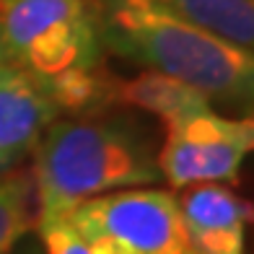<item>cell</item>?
<instances>
[{"label":"cell","mask_w":254,"mask_h":254,"mask_svg":"<svg viewBox=\"0 0 254 254\" xmlns=\"http://www.w3.org/2000/svg\"><path fill=\"white\" fill-rule=\"evenodd\" d=\"M101 47L192 86L228 109H254V55L179 18L156 0H94Z\"/></svg>","instance_id":"cell-1"},{"label":"cell","mask_w":254,"mask_h":254,"mask_svg":"<svg viewBox=\"0 0 254 254\" xmlns=\"http://www.w3.org/2000/svg\"><path fill=\"white\" fill-rule=\"evenodd\" d=\"M158 179V153L137 122L94 112L55 120L34 148V226L65 218L99 194L151 187Z\"/></svg>","instance_id":"cell-2"},{"label":"cell","mask_w":254,"mask_h":254,"mask_svg":"<svg viewBox=\"0 0 254 254\" xmlns=\"http://www.w3.org/2000/svg\"><path fill=\"white\" fill-rule=\"evenodd\" d=\"M0 39L8 60L42 83L101 67L94 0H8L0 5Z\"/></svg>","instance_id":"cell-3"},{"label":"cell","mask_w":254,"mask_h":254,"mask_svg":"<svg viewBox=\"0 0 254 254\" xmlns=\"http://www.w3.org/2000/svg\"><path fill=\"white\" fill-rule=\"evenodd\" d=\"M65 221L91 254H187L179 200L156 187H130L80 202Z\"/></svg>","instance_id":"cell-4"},{"label":"cell","mask_w":254,"mask_h":254,"mask_svg":"<svg viewBox=\"0 0 254 254\" xmlns=\"http://www.w3.org/2000/svg\"><path fill=\"white\" fill-rule=\"evenodd\" d=\"M254 151L244 120H231L215 109L166 122V143L158 151V171L171 187L223 184L239 177L244 158Z\"/></svg>","instance_id":"cell-5"},{"label":"cell","mask_w":254,"mask_h":254,"mask_svg":"<svg viewBox=\"0 0 254 254\" xmlns=\"http://www.w3.org/2000/svg\"><path fill=\"white\" fill-rule=\"evenodd\" d=\"M179 200L192 254H244L247 228L254 223V200L226 184H194Z\"/></svg>","instance_id":"cell-6"},{"label":"cell","mask_w":254,"mask_h":254,"mask_svg":"<svg viewBox=\"0 0 254 254\" xmlns=\"http://www.w3.org/2000/svg\"><path fill=\"white\" fill-rule=\"evenodd\" d=\"M60 109L39 78L16 63H0V171L16 169L34 153Z\"/></svg>","instance_id":"cell-7"},{"label":"cell","mask_w":254,"mask_h":254,"mask_svg":"<svg viewBox=\"0 0 254 254\" xmlns=\"http://www.w3.org/2000/svg\"><path fill=\"white\" fill-rule=\"evenodd\" d=\"M112 104H122V107L140 109L145 114H156L164 122H174L179 117H187V114L213 109V104L200 91L156 70H143L140 75L127 80H114Z\"/></svg>","instance_id":"cell-8"},{"label":"cell","mask_w":254,"mask_h":254,"mask_svg":"<svg viewBox=\"0 0 254 254\" xmlns=\"http://www.w3.org/2000/svg\"><path fill=\"white\" fill-rule=\"evenodd\" d=\"M179 18L254 55V0H156Z\"/></svg>","instance_id":"cell-9"},{"label":"cell","mask_w":254,"mask_h":254,"mask_svg":"<svg viewBox=\"0 0 254 254\" xmlns=\"http://www.w3.org/2000/svg\"><path fill=\"white\" fill-rule=\"evenodd\" d=\"M34 221V184L26 171H0V254H10Z\"/></svg>","instance_id":"cell-10"},{"label":"cell","mask_w":254,"mask_h":254,"mask_svg":"<svg viewBox=\"0 0 254 254\" xmlns=\"http://www.w3.org/2000/svg\"><path fill=\"white\" fill-rule=\"evenodd\" d=\"M37 231H39L44 254H91L88 247L83 244V239L75 234L65 218L37 223Z\"/></svg>","instance_id":"cell-11"},{"label":"cell","mask_w":254,"mask_h":254,"mask_svg":"<svg viewBox=\"0 0 254 254\" xmlns=\"http://www.w3.org/2000/svg\"><path fill=\"white\" fill-rule=\"evenodd\" d=\"M241 120L247 122V127H249V135H252V143H254V109H252V112H247Z\"/></svg>","instance_id":"cell-12"},{"label":"cell","mask_w":254,"mask_h":254,"mask_svg":"<svg viewBox=\"0 0 254 254\" xmlns=\"http://www.w3.org/2000/svg\"><path fill=\"white\" fill-rule=\"evenodd\" d=\"M3 60H8V57H5V50H3V39H0V63Z\"/></svg>","instance_id":"cell-13"},{"label":"cell","mask_w":254,"mask_h":254,"mask_svg":"<svg viewBox=\"0 0 254 254\" xmlns=\"http://www.w3.org/2000/svg\"><path fill=\"white\" fill-rule=\"evenodd\" d=\"M26 254H37V252H34V249H29V252H26Z\"/></svg>","instance_id":"cell-14"},{"label":"cell","mask_w":254,"mask_h":254,"mask_svg":"<svg viewBox=\"0 0 254 254\" xmlns=\"http://www.w3.org/2000/svg\"><path fill=\"white\" fill-rule=\"evenodd\" d=\"M5 3H8V0H0V5H5Z\"/></svg>","instance_id":"cell-15"},{"label":"cell","mask_w":254,"mask_h":254,"mask_svg":"<svg viewBox=\"0 0 254 254\" xmlns=\"http://www.w3.org/2000/svg\"><path fill=\"white\" fill-rule=\"evenodd\" d=\"M187 254H192V252H187Z\"/></svg>","instance_id":"cell-16"}]
</instances>
